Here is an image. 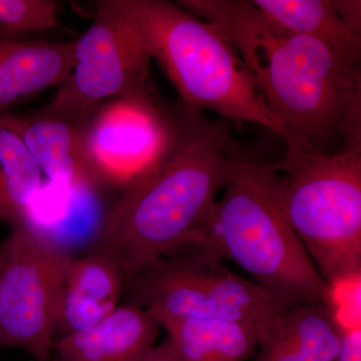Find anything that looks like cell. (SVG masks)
<instances>
[{"instance_id":"cell-1","label":"cell","mask_w":361,"mask_h":361,"mask_svg":"<svg viewBox=\"0 0 361 361\" xmlns=\"http://www.w3.org/2000/svg\"><path fill=\"white\" fill-rule=\"evenodd\" d=\"M231 44L272 115L304 148L361 149V70L319 40L271 23L251 0H179Z\"/></svg>"},{"instance_id":"cell-2","label":"cell","mask_w":361,"mask_h":361,"mask_svg":"<svg viewBox=\"0 0 361 361\" xmlns=\"http://www.w3.org/2000/svg\"><path fill=\"white\" fill-rule=\"evenodd\" d=\"M234 141L228 121L209 120L182 102L170 148L106 214L97 250L132 278L171 252L196 243L240 153Z\"/></svg>"},{"instance_id":"cell-3","label":"cell","mask_w":361,"mask_h":361,"mask_svg":"<svg viewBox=\"0 0 361 361\" xmlns=\"http://www.w3.org/2000/svg\"><path fill=\"white\" fill-rule=\"evenodd\" d=\"M281 178L275 164L239 153L197 247L238 265L282 310L336 305L285 213Z\"/></svg>"},{"instance_id":"cell-4","label":"cell","mask_w":361,"mask_h":361,"mask_svg":"<svg viewBox=\"0 0 361 361\" xmlns=\"http://www.w3.org/2000/svg\"><path fill=\"white\" fill-rule=\"evenodd\" d=\"M180 102L226 121L256 123L294 141L267 108L250 71L231 44L210 23L167 0H120Z\"/></svg>"},{"instance_id":"cell-5","label":"cell","mask_w":361,"mask_h":361,"mask_svg":"<svg viewBox=\"0 0 361 361\" xmlns=\"http://www.w3.org/2000/svg\"><path fill=\"white\" fill-rule=\"evenodd\" d=\"M289 223L334 290L361 281V149L286 147L275 164Z\"/></svg>"},{"instance_id":"cell-6","label":"cell","mask_w":361,"mask_h":361,"mask_svg":"<svg viewBox=\"0 0 361 361\" xmlns=\"http://www.w3.org/2000/svg\"><path fill=\"white\" fill-rule=\"evenodd\" d=\"M182 255H166L134 278L135 305L159 323L185 318L244 323L257 330L260 341L286 311L251 280L228 269L223 260L198 247ZM259 341V342H260Z\"/></svg>"},{"instance_id":"cell-7","label":"cell","mask_w":361,"mask_h":361,"mask_svg":"<svg viewBox=\"0 0 361 361\" xmlns=\"http://www.w3.org/2000/svg\"><path fill=\"white\" fill-rule=\"evenodd\" d=\"M73 257L26 226L11 228L0 246V346L49 360Z\"/></svg>"},{"instance_id":"cell-8","label":"cell","mask_w":361,"mask_h":361,"mask_svg":"<svg viewBox=\"0 0 361 361\" xmlns=\"http://www.w3.org/2000/svg\"><path fill=\"white\" fill-rule=\"evenodd\" d=\"M180 101H164L155 89L97 104L85 121L82 151L97 184L126 189L160 163L174 140Z\"/></svg>"},{"instance_id":"cell-9","label":"cell","mask_w":361,"mask_h":361,"mask_svg":"<svg viewBox=\"0 0 361 361\" xmlns=\"http://www.w3.org/2000/svg\"><path fill=\"white\" fill-rule=\"evenodd\" d=\"M151 59L120 0L97 1L92 25L75 40L73 71L51 104L89 115L106 99L149 92Z\"/></svg>"},{"instance_id":"cell-10","label":"cell","mask_w":361,"mask_h":361,"mask_svg":"<svg viewBox=\"0 0 361 361\" xmlns=\"http://www.w3.org/2000/svg\"><path fill=\"white\" fill-rule=\"evenodd\" d=\"M89 115L61 110L49 104L32 115L16 116L26 147L51 184L101 190L87 169L82 151V133Z\"/></svg>"},{"instance_id":"cell-11","label":"cell","mask_w":361,"mask_h":361,"mask_svg":"<svg viewBox=\"0 0 361 361\" xmlns=\"http://www.w3.org/2000/svg\"><path fill=\"white\" fill-rule=\"evenodd\" d=\"M161 325L135 304L118 306L90 329L54 342L61 361H140L155 348Z\"/></svg>"},{"instance_id":"cell-12","label":"cell","mask_w":361,"mask_h":361,"mask_svg":"<svg viewBox=\"0 0 361 361\" xmlns=\"http://www.w3.org/2000/svg\"><path fill=\"white\" fill-rule=\"evenodd\" d=\"M123 277L118 263L104 252L71 258L59 301L56 336L90 329L115 310Z\"/></svg>"},{"instance_id":"cell-13","label":"cell","mask_w":361,"mask_h":361,"mask_svg":"<svg viewBox=\"0 0 361 361\" xmlns=\"http://www.w3.org/2000/svg\"><path fill=\"white\" fill-rule=\"evenodd\" d=\"M75 40L0 37V113L63 84L75 66Z\"/></svg>"},{"instance_id":"cell-14","label":"cell","mask_w":361,"mask_h":361,"mask_svg":"<svg viewBox=\"0 0 361 361\" xmlns=\"http://www.w3.org/2000/svg\"><path fill=\"white\" fill-rule=\"evenodd\" d=\"M346 327L334 304L287 310L259 342L254 361H331Z\"/></svg>"},{"instance_id":"cell-15","label":"cell","mask_w":361,"mask_h":361,"mask_svg":"<svg viewBox=\"0 0 361 361\" xmlns=\"http://www.w3.org/2000/svg\"><path fill=\"white\" fill-rule=\"evenodd\" d=\"M167 338L145 358L161 361H246L260 336L244 323L185 318L161 323Z\"/></svg>"},{"instance_id":"cell-16","label":"cell","mask_w":361,"mask_h":361,"mask_svg":"<svg viewBox=\"0 0 361 361\" xmlns=\"http://www.w3.org/2000/svg\"><path fill=\"white\" fill-rule=\"evenodd\" d=\"M99 191L44 183L21 225L71 253V244L99 237L106 216Z\"/></svg>"},{"instance_id":"cell-17","label":"cell","mask_w":361,"mask_h":361,"mask_svg":"<svg viewBox=\"0 0 361 361\" xmlns=\"http://www.w3.org/2000/svg\"><path fill=\"white\" fill-rule=\"evenodd\" d=\"M278 27L323 42L342 59L360 66L361 37L346 27L332 0H251Z\"/></svg>"},{"instance_id":"cell-18","label":"cell","mask_w":361,"mask_h":361,"mask_svg":"<svg viewBox=\"0 0 361 361\" xmlns=\"http://www.w3.org/2000/svg\"><path fill=\"white\" fill-rule=\"evenodd\" d=\"M44 185L37 161L21 137L16 115L0 113V220L23 224Z\"/></svg>"},{"instance_id":"cell-19","label":"cell","mask_w":361,"mask_h":361,"mask_svg":"<svg viewBox=\"0 0 361 361\" xmlns=\"http://www.w3.org/2000/svg\"><path fill=\"white\" fill-rule=\"evenodd\" d=\"M59 6L54 0H0V35L18 39L56 27Z\"/></svg>"},{"instance_id":"cell-20","label":"cell","mask_w":361,"mask_h":361,"mask_svg":"<svg viewBox=\"0 0 361 361\" xmlns=\"http://www.w3.org/2000/svg\"><path fill=\"white\" fill-rule=\"evenodd\" d=\"M332 4L346 27L356 37H361V1L332 0Z\"/></svg>"},{"instance_id":"cell-21","label":"cell","mask_w":361,"mask_h":361,"mask_svg":"<svg viewBox=\"0 0 361 361\" xmlns=\"http://www.w3.org/2000/svg\"><path fill=\"white\" fill-rule=\"evenodd\" d=\"M331 361H361V326L346 327L341 348Z\"/></svg>"},{"instance_id":"cell-22","label":"cell","mask_w":361,"mask_h":361,"mask_svg":"<svg viewBox=\"0 0 361 361\" xmlns=\"http://www.w3.org/2000/svg\"><path fill=\"white\" fill-rule=\"evenodd\" d=\"M47 361H61V360H51V358H49V360H47ZM140 361H161V360H151V358H144V360H140Z\"/></svg>"},{"instance_id":"cell-23","label":"cell","mask_w":361,"mask_h":361,"mask_svg":"<svg viewBox=\"0 0 361 361\" xmlns=\"http://www.w3.org/2000/svg\"><path fill=\"white\" fill-rule=\"evenodd\" d=\"M0 37H2L1 35H0Z\"/></svg>"}]
</instances>
